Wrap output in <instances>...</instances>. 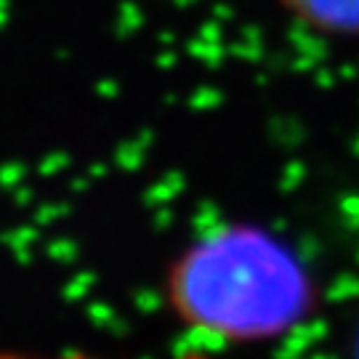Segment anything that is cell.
I'll return each instance as SVG.
<instances>
[{
    "instance_id": "1",
    "label": "cell",
    "mask_w": 359,
    "mask_h": 359,
    "mask_svg": "<svg viewBox=\"0 0 359 359\" xmlns=\"http://www.w3.org/2000/svg\"><path fill=\"white\" fill-rule=\"evenodd\" d=\"M306 22L325 29H359V0H285Z\"/></svg>"
},
{
    "instance_id": "2",
    "label": "cell",
    "mask_w": 359,
    "mask_h": 359,
    "mask_svg": "<svg viewBox=\"0 0 359 359\" xmlns=\"http://www.w3.org/2000/svg\"><path fill=\"white\" fill-rule=\"evenodd\" d=\"M0 359H88V357H35V354H16V351H0ZM179 359H210L205 354H181Z\"/></svg>"
}]
</instances>
